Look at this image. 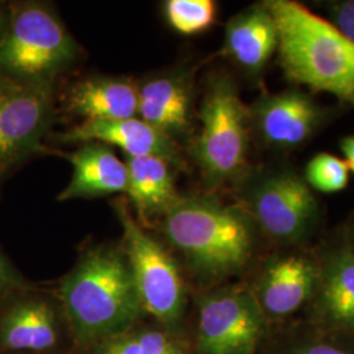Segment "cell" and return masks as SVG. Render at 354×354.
Returning <instances> with one entry per match:
<instances>
[{
    "instance_id": "6da1fadb",
    "label": "cell",
    "mask_w": 354,
    "mask_h": 354,
    "mask_svg": "<svg viewBox=\"0 0 354 354\" xmlns=\"http://www.w3.org/2000/svg\"><path fill=\"white\" fill-rule=\"evenodd\" d=\"M59 298L82 344H99L127 332L143 311L125 253L109 247L82 257L62 281Z\"/></svg>"
},
{
    "instance_id": "7a4b0ae2",
    "label": "cell",
    "mask_w": 354,
    "mask_h": 354,
    "mask_svg": "<svg viewBox=\"0 0 354 354\" xmlns=\"http://www.w3.org/2000/svg\"><path fill=\"white\" fill-rule=\"evenodd\" d=\"M279 32V62L291 82L354 108V44L327 19L294 0H268Z\"/></svg>"
},
{
    "instance_id": "3957f363",
    "label": "cell",
    "mask_w": 354,
    "mask_h": 354,
    "mask_svg": "<svg viewBox=\"0 0 354 354\" xmlns=\"http://www.w3.org/2000/svg\"><path fill=\"white\" fill-rule=\"evenodd\" d=\"M162 226L168 241L207 277L239 270L252 252L248 214L213 197H180L163 216Z\"/></svg>"
},
{
    "instance_id": "277c9868",
    "label": "cell",
    "mask_w": 354,
    "mask_h": 354,
    "mask_svg": "<svg viewBox=\"0 0 354 354\" xmlns=\"http://www.w3.org/2000/svg\"><path fill=\"white\" fill-rule=\"evenodd\" d=\"M74 38L45 4L10 6L0 33V75L30 83H53L74 62Z\"/></svg>"
},
{
    "instance_id": "5b68a950",
    "label": "cell",
    "mask_w": 354,
    "mask_h": 354,
    "mask_svg": "<svg viewBox=\"0 0 354 354\" xmlns=\"http://www.w3.org/2000/svg\"><path fill=\"white\" fill-rule=\"evenodd\" d=\"M200 121L201 130L192 152L205 184L218 188L238 181L245 174L251 115L227 76H216L209 84Z\"/></svg>"
},
{
    "instance_id": "8992f818",
    "label": "cell",
    "mask_w": 354,
    "mask_h": 354,
    "mask_svg": "<svg viewBox=\"0 0 354 354\" xmlns=\"http://www.w3.org/2000/svg\"><path fill=\"white\" fill-rule=\"evenodd\" d=\"M114 207L124 230L122 251L131 269L142 310L160 323L174 326L185 304V288L176 261L140 227L125 201H117Z\"/></svg>"
},
{
    "instance_id": "52a82bcc",
    "label": "cell",
    "mask_w": 354,
    "mask_h": 354,
    "mask_svg": "<svg viewBox=\"0 0 354 354\" xmlns=\"http://www.w3.org/2000/svg\"><path fill=\"white\" fill-rule=\"evenodd\" d=\"M241 209L277 241L302 238L317 215V203L306 180L290 169L244 174Z\"/></svg>"
},
{
    "instance_id": "ba28073f",
    "label": "cell",
    "mask_w": 354,
    "mask_h": 354,
    "mask_svg": "<svg viewBox=\"0 0 354 354\" xmlns=\"http://www.w3.org/2000/svg\"><path fill=\"white\" fill-rule=\"evenodd\" d=\"M53 118V83L0 75V174L41 149Z\"/></svg>"
},
{
    "instance_id": "9c48e42d",
    "label": "cell",
    "mask_w": 354,
    "mask_h": 354,
    "mask_svg": "<svg viewBox=\"0 0 354 354\" xmlns=\"http://www.w3.org/2000/svg\"><path fill=\"white\" fill-rule=\"evenodd\" d=\"M260 335V310L250 294L222 291L201 301L198 326L201 354H252Z\"/></svg>"
},
{
    "instance_id": "30bf717a",
    "label": "cell",
    "mask_w": 354,
    "mask_h": 354,
    "mask_svg": "<svg viewBox=\"0 0 354 354\" xmlns=\"http://www.w3.org/2000/svg\"><path fill=\"white\" fill-rule=\"evenodd\" d=\"M250 115L261 140L274 149L302 145L323 120L317 102L299 91L264 95L253 104Z\"/></svg>"
},
{
    "instance_id": "8fae6325",
    "label": "cell",
    "mask_w": 354,
    "mask_h": 354,
    "mask_svg": "<svg viewBox=\"0 0 354 354\" xmlns=\"http://www.w3.org/2000/svg\"><path fill=\"white\" fill-rule=\"evenodd\" d=\"M64 143H102L115 146L127 156H156L171 165L180 167L183 160L174 140L138 117L121 121L82 122L61 137Z\"/></svg>"
},
{
    "instance_id": "7c38bea8",
    "label": "cell",
    "mask_w": 354,
    "mask_h": 354,
    "mask_svg": "<svg viewBox=\"0 0 354 354\" xmlns=\"http://www.w3.org/2000/svg\"><path fill=\"white\" fill-rule=\"evenodd\" d=\"M277 49V26L266 1L253 4L228 21L225 51L247 74H260Z\"/></svg>"
},
{
    "instance_id": "4fadbf2b",
    "label": "cell",
    "mask_w": 354,
    "mask_h": 354,
    "mask_svg": "<svg viewBox=\"0 0 354 354\" xmlns=\"http://www.w3.org/2000/svg\"><path fill=\"white\" fill-rule=\"evenodd\" d=\"M68 160L73 165V177L58 194V201L127 193V163L108 146L84 143L68 156Z\"/></svg>"
},
{
    "instance_id": "5bb4252c",
    "label": "cell",
    "mask_w": 354,
    "mask_h": 354,
    "mask_svg": "<svg viewBox=\"0 0 354 354\" xmlns=\"http://www.w3.org/2000/svg\"><path fill=\"white\" fill-rule=\"evenodd\" d=\"M68 112L84 122H106L138 115L137 84L124 77L92 76L77 82L67 95Z\"/></svg>"
},
{
    "instance_id": "9a60e30c",
    "label": "cell",
    "mask_w": 354,
    "mask_h": 354,
    "mask_svg": "<svg viewBox=\"0 0 354 354\" xmlns=\"http://www.w3.org/2000/svg\"><path fill=\"white\" fill-rule=\"evenodd\" d=\"M138 115L168 137L187 133L190 125V86L183 74L152 76L137 84Z\"/></svg>"
},
{
    "instance_id": "2e32d148",
    "label": "cell",
    "mask_w": 354,
    "mask_h": 354,
    "mask_svg": "<svg viewBox=\"0 0 354 354\" xmlns=\"http://www.w3.org/2000/svg\"><path fill=\"white\" fill-rule=\"evenodd\" d=\"M127 194L140 219L165 216L180 200L171 167L156 156H127Z\"/></svg>"
},
{
    "instance_id": "e0dca14e",
    "label": "cell",
    "mask_w": 354,
    "mask_h": 354,
    "mask_svg": "<svg viewBox=\"0 0 354 354\" xmlns=\"http://www.w3.org/2000/svg\"><path fill=\"white\" fill-rule=\"evenodd\" d=\"M315 266L301 256H288L268 266L260 281V301L272 315H288L304 304L315 286Z\"/></svg>"
},
{
    "instance_id": "ac0fdd59",
    "label": "cell",
    "mask_w": 354,
    "mask_h": 354,
    "mask_svg": "<svg viewBox=\"0 0 354 354\" xmlns=\"http://www.w3.org/2000/svg\"><path fill=\"white\" fill-rule=\"evenodd\" d=\"M58 329L50 306L29 299L13 306L0 322V342L10 351H48L57 344Z\"/></svg>"
},
{
    "instance_id": "d6986e66",
    "label": "cell",
    "mask_w": 354,
    "mask_h": 354,
    "mask_svg": "<svg viewBox=\"0 0 354 354\" xmlns=\"http://www.w3.org/2000/svg\"><path fill=\"white\" fill-rule=\"evenodd\" d=\"M323 310L333 322L354 328V253L342 250L329 259L322 285Z\"/></svg>"
},
{
    "instance_id": "ffe728a7",
    "label": "cell",
    "mask_w": 354,
    "mask_h": 354,
    "mask_svg": "<svg viewBox=\"0 0 354 354\" xmlns=\"http://www.w3.org/2000/svg\"><path fill=\"white\" fill-rule=\"evenodd\" d=\"M95 354H183V351L163 330L129 329L96 344Z\"/></svg>"
},
{
    "instance_id": "44dd1931",
    "label": "cell",
    "mask_w": 354,
    "mask_h": 354,
    "mask_svg": "<svg viewBox=\"0 0 354 354\" xmlns=\"http://www.w3.org/2000/svg\"><path fill=\"white\" fill-rule=\"evenodd\" d=\"M165 15L176 32L192 36L213 26L216 4L213 0H168L165 4Z\"/></svg>"
},
{
    "instance_id": "7402d4cb",
    "label": "cell",
    "mask_w": 354,
    "mask_h": 354,
    "mask_svg": "<svg viewBox=\"0 0 354 354\" xmlns=\"http://www.w3.org/2000/svg\"><path fill=\"white\" fill-rule=\"evenodd\" d=\"M349 168L344 159L328 152L315 155L306 167V183L323 193L345 189L349 183Z\"/></svg>"
},
{
    "instance_id": "603a6c76",
    "label": "cell",
    "mask_w": 354,
    "mask_h": 354,
    "mask_svg": "<svg viewBox=\"0 0 354 354\" xmlns=\"http://www.w3.org/2000/svg\"><path fill=\"white\" fill-rule=\"evenodd\" d=\"M327 20L354 44V0L332 3Z\"/></svg>"
},
{
    "instance_id": "cb8c5ba5",
    "label": "cell",
    "mask_w": 354,
    "mask_h": 354,
    "mask_svg": "<svg viewBox=\"0 0 354 354\" xmlns=\"http://www.w3.org/2000/svg\"><path fill=\"white\" fill-rule=\"evenodd\" d=\"M21 285V279L0 252V299Z\"/></svg>"
},
{
    "instance_id": "d4e9b609",
    "label": "cell",
    "mask_w": 354,
    "mask_h": 354,
    "mask_svg": "<svg viewBox=\"0 0 354 354\" xmlns=\"http://www.w3.org/2000/svg\"><path fill=\"white\" fill-rule=\"evenodd\" d=\"M342 153L345 156V163L348 165L349 171L354 174V136L346 137L342 140L340 143Z\"/></svg>"
},
{
    "instance_id": "484cf974",
    "label": "cell",
    "mask_w": 354,
    "mask_h": 354,
    "mask_svg": "<svg viewBox=\"0 0 354 354\" xmlns=\"http://www.w3.org/2000/svg\"><path fill=\"white\" fill-rule=\"evenodd\" d=\"M302 354H348L342 349H337L335 346H329V345H315L308 348L307 351H304Z\"/></svg>"
},
{
    "instance_id": "4316f807",
    "label": "cell",
    "mask_w": 354,
    "mask_h": 354,
    "mask_svg": "<svg viewBox=\"0 0 354 354\" xmlns=\"http://www.w3.org/2000/svg\"><path fill=\"white\" fill-rule=\"evenodd\" d=\"M6 10L0 6V33H1V29H3V26H4V20H6Z\"/></svg>"
}]
</instances>
